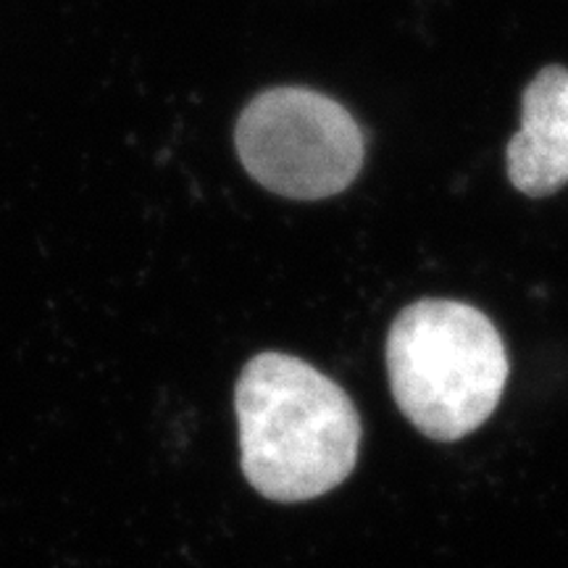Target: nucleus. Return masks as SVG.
Returning a JSON list of instances; mask_svg holds the SVG:
<instances>
[{"label":"nucleus","mask_w":568,"mask_h":568,"mask_svg":"<svg viewBox=\"0 0 568 568\" xmlns=\"http://www.w3.org/2000/svg\"><path fill=\"white\" fill-rule=\"evenodd\" d=\"M234 410L245 479L268 500H314L353 474L358 410L343 387L303 358L258 353L247 361Z\"/></svg>","instance_id":"1"},{"label":"nucleus","mask_w":568,"mask_h":568,"mask_svg":"<svg viewBox=\"0 0 568 568\" xmlns=\"http://www.w3.org/2000/svg\"><path fill=\"white\" fill-rule=\"evenodd\" d=\"M395 403L426 437L456 443L493 416L508 382L500 332L479 308L426 297L403 308L387 335Z\"/></svg>","instance_id":"2"},{"label":"nucleus","mask_w":568,"mask_h":568,"mask_svg":"<svg viewBox=\"0 0 568 568\" xmlns=\"http://www.w3.org/2000/svg\"><path fill=\"white\" fill-rule=\"evenodd\" d=\"M245 172L268 193L324 201L351 187L364 166V132L343 103L308 88L255 95L234 126Z\"/></svg>","instance_id":"3"},{"label":"nucleus","mask_w":568,"mask_h":568,"mask_svg":"<svg viewBox=\"0 0 568 568\" xmlns=\"http://www.w3.org/2000/svg\"><path fill=\"white\" fill-rule=\"evenodd\" d=\"M506 166L510 184L527 197L556 195L568 184V69L552 63L527 84Z\"/></svg>","instance_id":"4"}]
</instances>
